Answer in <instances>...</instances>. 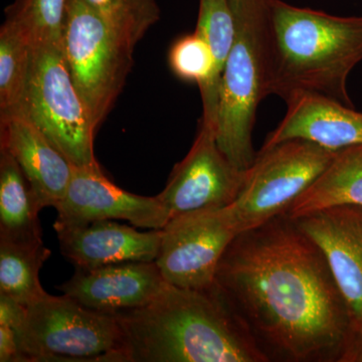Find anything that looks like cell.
<instances>
[{"instance_id":"obj_3","label":"cell","mask_w":362,"mask_h":362,"mask_svg":"<svg viewBox=\"0 0 362 362\" xmlns=\"http://www.w3.org/2000/svg\"><path fill=\"white\" fill-rule=\"evenodd\" d=\"M270 95L310 93L354 107L350 73L362 61V16H338L270 0Z\"/></svg>"},{"instance_id":"obj_16","label":"cell","mask_w":362,"mask_h":362,"mask_svg":"<svg viewBox=\"0 0 362 362\" xmlns=\"http://www.w3.org/2000/svg\"><path fill=\"white\" fill-rule=\"evenodd\" d=\"M0 147L18 162L40 209H56L68 190L73 164L23 116L0 118Z\"/></svg>"},{"instance_id":"obj_20","label":"cell","mask_w":362,"mask_h":362,"mask_svg":"<svg viewBox=\"0 0 362 362\" xmlns=\"http://www.w3.org/2000/svg\"><path fill=\"white\" fill-rule=\"evenodd\" d=\"M33 47L11 23L0 28V118L20 115L32 65Z\"/></svg>"},{"instance_id":"obj_24","label":"cell","mask_w":362,"mask_h":362,"mask_svg":"<svg viewBox=\"0 0 362 362\" xmlns=\"http://www.w3.org/2000/svg\"><path fill=\"white\" fill-rule=\"evenodd\" d=\"M339 362H362V330L350 339Z\"/></svg>"},{"instance_id":"obj_9","label":"cell","mask_w":362,"mask_h":362,"mask_svg":"<svg viewBox=\"0 0 362 362\" xmlns=\"http://www.w3.org/2000/svg\"><path fill=\"white\" fill-rule=\"evenodd\" d=\"M237 235L226 207L175 216L162 228L156 265L168 284L211 289L221 259Z\"/></svg>"},{"instance_id":"obj_10","label":"cell","mask_w":362,"mask_h":362,"mask_svg":"<svg viewBox=\"0 0 362 362\" xmlns=\"http://www.w3.org/2000/svg\"><path fill=\"white\" fill-rule=\"evenodd\" d=\"M246 170L228 160L216 143V132L201 123L187 156L173 169L159 201L171 218L232 204L244 182Z\"/></svg>"},{"instance_id":"obj_14","label":"cell","mask_w":362,"mask_h":362,"mask_svg":"<svg viewBox=\"0 0 362 362\" xmlns=\"http://www.w3.org/2000/svg\"><path fill=\"white\" fill-rule=\"evenodd\" d=\"M59 250L76 268L94 269L129 262H156L162 230L140 232L115 221L85 225L54 223Z\"/></svg>"},{"instance_id":"obj_5","label":"cell","mask_w":362,"mask_h":362,"mask_svg":"<svg viewBox=\"0 0 362 362\" xmlns=\"http://www.w3.org/2000/svg\"><path fill=\"white\" fill-rule=\"evenodd\" d=\"M337 151L301 139L261 148L247 169L235 201L226 206L238 235L287 214Z\"/></svg>"},{"instance_id":"obj_18","label":"cell","mask_w":362,"mask_h":362,"mask_svg":"<svg viewBox=\"0 0 362 362\" xmlns=\"http://www.w3.org/2000/svg\"><path fill=\"white\" fill-rule=\"evenodd\" d=\"M40 211L18 162L0 147V240L42 242Z\"/></svg>"},{"instance_id":"obj_8","label":"cell","mask_w":362,"mask_h":362,"mask_svg":"<svg viewBox=\"0 0 362 362\" xmlns=\"http://www.w3.org/2000/svg\"><path fill=\"white\" fill-rule=\"evenodd\" d=\"M62 49L74 84L98 129L122 92L134 49L84 0H70Z\"/></svg>"},{"instance_id":"obj_6","label":"cell","mask_w":362,"mask_h":362,"mask_svg":"<svg viewBox=\"0 0 362 362\" xmlns=\"http://www.w3.org/2000/svg\"><path fill=\"white\" fill-rule=\"evenodd\" d=\"M26 308L28 362H123V334L115 313L49 293Z\"/></svg>"},{"instance_id":"obj_23","label":"cell","mask_w":362,"mask_h":362,"mask_svg":"<svg viewBox=\"0 0 362 362\" xmlns=\"http://www.w3.org/2000/svg\"><path fill=\"white\" fill-rule=\"evenodd\" d=\"M28 308L0 294V361L28 362L25 334Z\"/></svg>"},{"instance_id":"obj_7","label":"cell","mask_w":362,"mask_h":362,"mask_svg":"<svg viewBox=\"0 0 362 362\" xmlns=\"http://www.w3.org/2000/svg\"><path fill=\"white\" fill-rule=\"evenodd\" d=\"M20 116L32 122L75 168L97 164L96 128L74 84L62 45L33 49Z\"/></svg>"},{"instance_id":"obj_17","label":"cell","mask_w":362,"mask_h":362,"mask_svg":"<svg viewBox=\"0 0 362 362\" xmlns=\"http://www.w3.org/2000/svg\"><path fill=\"white\" fill-rule=\"evenodd\" d=\"M343 204L362 207V145L337 150L329 165L286 214L297 218Z\"/></svg>"},{"instance_id":"obj_21","label":"cell","mask_w":362,"mask_h":362,"mask_svg":"<svg viewBox=\"0 0 362 362\" xmlns=\"http://www.w3.org/2000/svg\"><path fill=\"white\" fill-rule=\"evenodd\" d=\"M70 0H14L6 21L16 26L35 47L62 45Z\"/></svg>"},{"instance_id":"obj_4","label":"cell","mask_w":362,"mask_h":362,"mask_svg":"<svg viewBox=\"0 0 362 362\" xmlns=\"http://www.w3.org/2000/svg\"><path fill=\"white\" fill-rule=\"evenodd\" d=\"M230 4L235 40L221 78L216 138L228 160L247 170L257 156L252 141L257 110L270 96V0Z\"/></svg>"},{"instance_id":"obj_22","label":"cell","mask_w":362,"mask_h":362,"mask_svg":"<svg viewBox=\"0 0 362 362\" xmlns=\"http://www.w3.org/2000/svg\"><path fill=\"white\" fill-rule=\"evenodd\" d=\"M131 47L136 45L160 18L157 0H84Z\"/></svg>"},{"instance_id":"obj_13","label":"cell","mask_w":362,"mask_h":362,"mask_svg":"<svg viewBox=\"0 0 362 362\" xmlns=\"http://www.w3.org/2000/svg\"><path fill=\"white\" fill-rule=\"evenodd\" d=\"M165 285L156 262H129L76 268L59 289L93 310L117 313L151 303Z\"/></svg>"},{"instance_id":"obj_15","label":"cell","mask_w":362,"mask_h":362,"mask_svg":"<svg viewBox=\"0 0 362 362\" xmlns=\"http://www.w3.org/2000/svg\"><path fill=\"white\" fill-rule=\"evenodd\" d=\"M285 102L284 118L262 148L293 139L306 140L333 151L362 145V113L354 107L310 93L293 95Z\"/></svg>"},{"instance_id":"obj_1","label":"cell","mask_w":362,"mask_h":362,"mask_svg":"<svg viewBox=\"0 0 362 362\" xmlns=\"http://www.w3.org/2000/svg\"><path fill=\"white\" fill-rule=\"evenodd\" d=\"M252 333L294 361H338L352 337L349 308L315 242L282 214L240 233L216 283Z\"/></svg>"},{"instance_id":"obj_2","label":"cell","mask_w":362,"mask_h":362,"mask_svg":"<svg viewBox=\"0 0 362 362\" xmlns=\"http://www.w3.org/2000/svg\"><path fill=\"white\" fill-rule=\"evenodd\" d=\"M123 362H267L270 357L216 285L168 284L146 306L117 312Z\"/></svg>"},{"instance_id":"obj_11","label":"cell","mask_w":362,"mask_h":362,"mask_svg":"<svg viewBox=\"0 0 362 362\" xmlns=\"http://www.w3.org/2000/svg\"><path fill=\"white\" fill-rule=\"evenodd\" d=\"M61 225H85L98 221H127L145 230H162L169 221L158 197H142L117 187L105 176L99 163L74 166L65 197L56 206Z\"/></svg>"},{"instance_id":"obj_12","label":"cell","mask_w":362,"mask_h":362,"mask_svg":"<svg viewBox=\"0 0 362 362\" xmlns=\"http://www.w3.org/2000/svg\"><path fill=\"white\" fill-rule=\"evenodd\" d=\"M293 220L327 259L346 302L354 337L362 330V207H326Z\"/></svg>"},{"instance_id":"obj_19","label":"cell","mask_w":362,"mask_h":362,"mask_svg":"<svg viewBox=\"0 0 362 362\" xmlns=\"http://www.w3.org/2000/svg\"><path fill=\"white\" fill-rule=\"evenodd\" d=\"M51 251L44 243L0 240V294L28 307L47 295L40 271Z\"/></svg>"}]
</instances>
